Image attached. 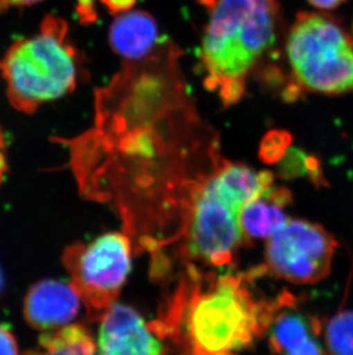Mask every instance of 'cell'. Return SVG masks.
<instances>
[{
	"instance_id": "1",
	"label": "cell",
	"mask_w": 353,
	"mask_h": 355,
	"mask_svg": "<svg viewBox=\"0 0 353 355\" xmlns=\"http://www.w3.org/2000/svg\"><path fill=\"white\" fill-rule=\"evenodd\" d=\"M201 58L204 85L225 107L244 97L250 73L273 50L281 34L279 0H215Z\"/></svg>"
},
{
	"instance_id": "2",
	"label": "cell",
	"mask_w": 353,
	"mask_h": 355,
	"mask_svg": "<svg viewBox=\"0 0 353 355\" xmlns=\"http://www.w3.org/2000/svg\"><path fill=\"white\" fill-rule=\"evenodd\" d=\"M80 53L68 38L62 17L46 15L34 36L12 43L0 59L10 104L24 114L76 89Z\"/></svg>"
},
{
	"instance_id": "3",
	"label": "cell",
	"mask_w": 353,
	"mask_h": 355,
	"mask_svg": "<svg viewBox=\"0 0 353 355\" xmlns=\"http://www.w3.org/2000/svg\"><path fill=\"white\" fill-rule=\"evenodd\" d=\"M277 305L253 300L241 278L224 276L207 291L194 292L183 315L188 355H235L270 327Z\"/></svg>"
},
{
	"instance_id": "4",
	"label": "cell",
	"mask_w": 353,
	"mask_h": 355,
	"mask_svg": "<svg viewBox=\"0 0 353 355\" xmlns=\"http://www.w3.org/2000/svg\"><path fill=\"white\" fill-rule=\"evenodd\" d=\"M286 51L297 87L330 96L353 91V42L328 15L297 14Z\"/></svg>"
},
{
	"instance_id": "5",
	"label": "cell",
	"mask_w": 353,
	"mask_h": 355,
	"mask_svg": "<svg viewBox=\"0 0 353 355\" xmlns=\"http://www.w3.org/2000/svg\"><path fill=\"white\" fill-rule=\"evenodd\" d=\"M64 259L71 283L89 309L106 311L130 274V241L120 232H108L90 244L68 248Z\"/></svg>"
},
{
	"instance_id": "6",
	"label": "cell",
	"mask_w": 353,
	"mask_h": 355,
	"mask_svg": "<svg viewBox=\"0 0 353 355\" xmlns=\"http://www.w3.org/2000/svg\"><path fill=\"white\" fill-rule=\"evenodd\" d=\"M242 208L212 175L208 178L194 205L187 238L190 254L209 265L230 263L244 236L240 223Z\"/></svg>"
},
{
	"instance_id": "7",
	"label": "cell",
	"mask_w": 353,
	"mask_h": 355,
	"mask_svg": "<svg viewBox=\"0 0 353 355\" xmlns=\"http://www.w3.org/2000/svg\"><path fill=\"white\" fill-rule=\"evenodd\" d=\"M336 248L335 238L323 225L288 220L267 241V267L290 283L314 284L329 274Z\"/></svg>"
},
{
	"instance_id": "8",
	"label": "cell",
	"mask_w": 353,
	"mask_h": 355,
	"mask_svg": "<svg viewBox=\"0 0 353 355\" xmlns=\"http://www.w3.org/2000/svg\"><path fill=\"white\" fill-rule=\"evenodd\" d=\"M99 355H162L163 346L130 306L113 302L98 336Z\"/></svg>"
},
{
	"instance_id": "9",
	"label": "cell",
	"mask_w": 353,
	"mask_h": 355,
	"mask_svg": "<svg viewBox=\"0 0 353 355\" xmlns=\"http://www.w3.org/2000/svg\"><path fill=\"white\" fill-rule=\"evenodd\" d=\"M80 299L73 283L44 279L31 286L26 295L24 318L38 330L61 328L76 318L80 312Z\"/></svg>"
},
{
	"instance_id": "10",
	"label": "cell",
	"mask_w": 353,
	"mask_h": 355,
	"mask_svg": "<svg viewBox=\"0 0 353 355\" xmlns=\"http://www.w3.org/2000/svg\"><path fill=\"white\" fill-rule=\"evenodd\" d=\"M108 38L114 53L123 61L143 60L159 44V26L148 12L129 10L115 17Z\"/></svg>"
},
{
	"instance_id": "11",
	"label": "cell",
	"mask_w": 353,
	"mask_h": 355,
	"mask_svg": "<svg viewBox=\"0 0 353 355\" xmlns=\"http://www.w3.org/2000/svg\"><path fill=\"white\" fill-rule=\"evenodd\" d=\"M293 198L289 190L272 185L248 202L240 213L241 228L244 236L251 238H271L284 227L287 218L284 208Z\"/></svg>"
},
{
	"instance_id": "12",
	"label": "cell",
	"mask_w": 353,
	"mask_h": 355,
	"mask_svg": "<svg viewBox=\"0 0 353 355\" xmlns=\"http://www.w3.org/2000/svg\"><path fill=\"white\" fill-rule=\"evenodd\" d=\"M290 306L293 305L274 315L269 327V343L274 355L283 354L312 336H318L321 328L317 320H309L296 311H289Z\"/></svg>"
},
{
	"instance_id": "13",
	"label": "cell",
	"mask_w": 353,
	"mask_h": 355,
	"mask_svg": "<svg viewBox=\"0 0 353 355\" xmlns=\"http://www.w3.org/2000/svg\"><path fill=\"white\" fill-rule=\"evenodd\" d=\"M24 355H99V353L87 329L73 324L44 334L38 340V345Z\"/></svg>"
},
{
	"instance_id": "14",
	"label": "cell",
	"mask_w": 353,
	"mask_h": 355,
	"mask_svg": "<svg viewBox=\"0 0 353 355\" xmlns=\"http://www.w3.org/2000/svg\"><path fill=\"white\" fill-rule=\"evenodd\" d=\"M278 176L283 180L307 176L314 184L326 185L321 162L316 155H307L303 150L289 148L278 162Z\"/></svg>"
},
{
	"instance_id": "15",
	"label": "cell",
	"mask_w": 353,
	"mask_h": 355,
	"mask_svg": "<svg viewBox=\"0 0 353 355\" xmlns=\"http://www.w3.org/2000/svg\"><path fill=\"white\" fill-rule=\"evenodd\" d=\"M325 342L330 355H353V311H342L325 327Z\"/></svg>"
},
{
	"instance_id": "16",
	"label": "cell",
	"mask_w": 353,
	"mask_h": 355,
	"mask_svg": "<svg viewBox=\"0 0 353 355\" xmlns=\"http://www.w3.org/2000/svg\"><path fill=\"white\" fill-rule=\"evenodd\" d=\"M293 141L291 135L286 130L273 129L267 132L260 141V158L265 164H278Z\"/></svg>"
},
{
	"instance_id": "17",
	"label": "cell",
	"mask_w": 353,
	"mask_h": 355,
	"mask_svg": "<svg viewBox=\"0 0 353 355\" xmlns=\"http://www.w3.org/2000/svg\"><path fill=\"white\" fill-rule=\"evenodd\" d=\"M96 1L97 0H76L75 12L80 24L89 26L97 22L98 12Z\"/></svg>"
},
{
	"instance_id": "18",
	"label": "cell",
	"mask_w": 353,
	"mask_h": 355,
	"mask_svg": "<svg viewBox=\"0 0 353 355\" xmlns=\"http://www.w3.org/2000/svg\"><path fill=\"white\" fill-rule=\"evenodd\" d=\"M0 355H19L15 337L3 325H0Z\"/></svg>"
},
{
	"instance_id": "19",
	"label": "cell",
	"mask_w": 353,
	"mask_h": 355,
	"mask_svg": "<svg viewBox=\"0 0 353 355\" xmlns=\"http://www.w3.org/2000/svg\"><path fill=\"white\" fill-rule=\"evenodd\" d=\"M111 15L125 13L134 8L138 0H99Z\"/></svg>"
},
{
	"instance_id": "20",
	"label": "cell",
	"mask_w": 353,
	"mask_h": 355,
	"mask_svg": "<svg viewBox=\"0 0 353 355\" xmlns=\"http://www.w3.org/2000/svg\"><path fill=\"white\" fill-rule=\"evenodd\" d=\"M42 1L44 0H0V14L5 13L10 8L33 6Z\"/></svg>"
},
{
	"instance_id": "21",
	"label": "cell",
	"mask_w": 353,
	"mask_h": 355,
	"mask_svg": "<svg viewBox=\"0 0 353 355\" xmlns=\"http://www.w3.org/2000/svg\"><path fill=\"white\" fill-rule=\"evenodd\" d=\"M312 6L317 7L320 10H333L345 3L347 0H307Z\"/></svg>"
},
{
	"instance_id": "22",
	"label": "cell",
	"mask_w": 353,
	"mask_h": 355,
	"mask_svg": "<svg viewBox=\"0 0 353 355\" xmlns=\"http://www.w3.org/2000/svg\"><path fill=\"white\" fill-rule=\"evenodd\" d=\"M5 148V136H3V128L0 127V152Z\"/></svg>"
},
{
	"instance_id": "23",
	"label": "cell",
	"mask_w": 353,
	"mask_h": 355,
	"mask_svg": "<svg viewBox=\"0 0 353 355\" xmlns=\"http://www.w3.org/2000/svg\"><path fill=\"white\" fill-rule=\"evenodd\" d=\"M3 284H5V279H3V269L0 267V292L3 291Z\"/></svg>"
}]
</instances>
